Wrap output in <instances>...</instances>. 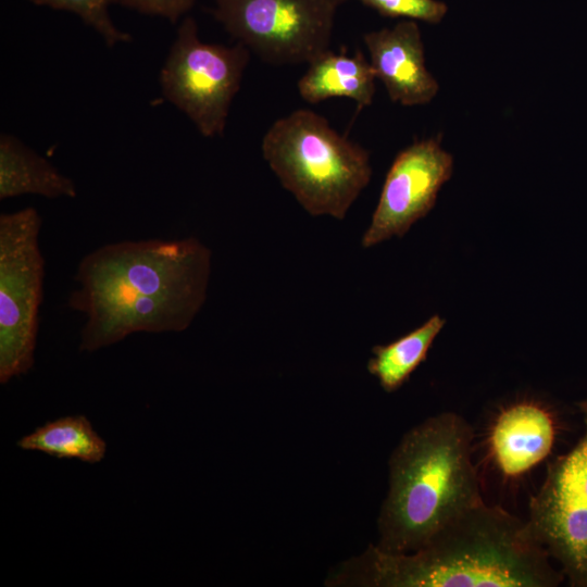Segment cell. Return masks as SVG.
I'll return each mask as SVG.
<instances>
[{
    "mask_svg": "<svg viewBox=\"0 0 587 587\" xmlns=\"http://www.w3.org/2000/svg\"><path fill=\"white\" fill-rule=\"evenodd\" d=\"M211 251L193 237L105 243L79 262L67 307L85 315L79 350L93 352L136 333H179L202 308Z\"/></svg>",
    "mask_w": 587,
    "mask_h": 587,
    "instance_id": "1",
    "label": "cell"
},
{
    "mask_svg": "<svg viewBox=\"0 0 587 587\" xmlns=\"http://www.w3.org/2000/svg\"><path fill=\"white\" fill-rule=\"evenodd\" d=\"M526 521L484 500L440 527L420 549L390 553L371 545L338 565L327 586L557 587L560 569Z\"/></svg>",
    "mask_w": 587,
    "mask_h": 587,
    "instance_id": "2",
    "label": "cell"
},
{
    "mask_svg": "<svg viewBox=\"0 0 587 587\" xmlns=\"http://www.w3.org/2000/svg\"><path fill=\"white\" fill-rule=\"evenodd\" d=\"M474 437L469 421L451 411L403 435L388 462V491L377 519L379 549L413 552L453 516L484 500L473 462Z\"/></svg>",
    "mask_w": 587,
    "mask_h": 587,
    "instance_id": "3",
    "label": "cell"
},
{
    "mask_svg": "<svg viewBox=\"0 0 587 587\" xmlns=\"http://www.w3.org/2000/svg\"><path fill=\"white\" fill-rule=\"evenodd\" d=\"M262 153L283 187L313 216L344 220L372 177L370 152L307 109L275 121Z\"/></svg>",
    "mask_w": 587,
    "mask_h": 587,
    "instance_id": "4",
    "label": "cell"
},
{
    "mask_svg": "<svg viewBox=\"0 0 587 587\" xmlns=\"http://www.w3.org/2000/svg\"><path fill=\"white\" fill-rule=\"evenodd\" d=\"M41 216L28 207L0 215V383L26 374L34 354L42 301Z\"/></svg>",
    "mask_w": 587,
    "mask_h": 587,
    "instance_id": "5",
    "label": "cell"
},
{
    "mask_svg": "<svg viewBox=\"0 0 587 587\" xmlns=\"http://www.w3.org/2000/svg\"><path fill=\"white\" fill-rule=\"evenodd\" d=\"M249 51L241 42L232 47L202 42L197 22L184 17L161 70L163 96L203 136H222L250 60Z\"/></svg>",
    "mask_w": 587,
    "mask_h": 587,
    "instance_id": "6",
    "label": "cell"
},
{
    "mask_svg": "<svg viewBox=\"0 0 587 587\" xmlns=\"http://www.w3.org/2000/svg\"><path fill=\"white\" fill-rule=\"evenodd\" d=\"M213 16L264 62L309 63L329 49L339 0H213Z\"/></svg>",
    "mask_w": 587,
    "mask_h": 587,
    "instance_id": "7",
    "label": "cell"
},
{
    "mask_svg": "<svg viewBox=\"0 0 587 587\" xmlns=\"http://www.w3.org/2000/svg\"><path fill=\"white\" fill-rule=\"evenodd\" d=\"M577 407L584 434L570 451L548 464L529 500L526 522L569 585L587 587V398Z\"/></svg>",
    "mask_w": 587,
    "mask_h": 587,
    "instance_id": "8",
    "label": "cell"
},
{
    "mask_svg": "<svg viewBox=\"0 0 587 587\" xmlns=\"http://www.w3.org/2000/svg\"><path fill=\"white\" fill-rule=\"evenodd\" d=\"M453 171V157L440 137L414 141L392 161L371 223L362 237L364 248L394 236L402 237L434 208L438 192Z\"/></svg>",
    "mask_w": 587,
    "mask_h": 587,
    "instance_id": "9",
    "label": "cell"
},
{
    "mask_svg": "<svg viewBox=\"0 0 587 587\" xmlns=\"http://www.w3.org/2000/svg\"><path fill=\"white\" fill-rule=\"evenodd\" d=\"M370 63L392 102L405 107L429 103L439 84L427 70L422 34L416 21L401 20L392 27L363 35Z\"/></svg>",
    "mask_w": 587,
    "mask_h": 587,
    "instance_id": "10",
    "label": "cell"
},
{
    "mask_svg": "<svg viewBox=\"0 0 587 587\" xmlns=\"http://www.w3.org/2000/svg\"><path fill=\"white\" fill-rule=\"evenodd\" d=\"M551 412L532 400L502 409L489 432L494 462L504 477L517 478L547 459L555 440Z\"/></svg>",
    "mask_w": 587,
    "mask_h": 587,
    "instance_id": "11",
    "label": "cell"
},
{
    "mask_svg": "<svg viewBox=\"0 0 587 587\" xmlns=\"http://www.w3.org/2000/svg\"><path fill=\"white\" fill-rule=\"evenodd\" d=\"M308 64L297 84L304 101L314 104L334 97H346L355 101L358 110L372 104L377 78L361 51L349 55L344 48L339 53L328 49Z\"/></svg>",
    "mask_w": 587,
    "mask_h": 587,
    "instance_id": "12",
    "label": "cell"
},
{
    "mask_svg": "<svg viewBox=\"0 0 587 587\" xmlns=\"http://www.w3.org/2000/svg\"><path fill=\"white\" fill-rule=\"evenodd\" d=\"M46 198H75L74 182L59 172L49 161L26 147L16 137H0V199L21 195Z\"/></svg>",
    "mask_w": 587,
    "mask_h": 587,
    "instance_id": "13",
    "label": "cell"
},
{
    "mask_svg": "<svg viewBox=\"0 0 587 587\" xmlns=\"http://www.w3.org/2000/svg\"><path fill=\"white\" fill-rule=\"evenodd\" d=\"M446 320L438 314L423 325L388 345L372 349L367 371L386 392L398 390L426 360L427 353Z\"/></svg>",
    "mask_w": 587,
    "mask_h": 587,
    "instance_id": "14",
    "label": "cell"
},
{
    "mask_svg": "<svg viewBox=\"0 0 587 587\" xmlns=\"http://www.w3.org/2000/svg\"><path fill=\"white\" fill-rule=\"evenodd\" d=\"M23 450L39 451L58 459L99 463L107 444L84 415L63 416L37 427L17 444Z\"/></svg>",
    "mask_w": 587,
    "mask_h": 587,
    "instance_id": "15",
    "label": "cell"
},
{
    "mask_svg": "<svg viewBox=\"0 0 587 587\" xmlns=\"http://www.w3.org/2000/svg\"><path fill=\"white\" fill-rule=\"evenodd\" d=\"M28 1L36 5H45L54 10H63L76 14L85 24L92 27L109 47L132 40L130 35L117 28L110 16V7L116 0Z\"/></svg>",
    "mask_w": 587,
    "mask_h": 587,
    "instance_id": "16",
    "label": "cell"
},
{
    "mask_svg": "<svg viewBox=\"0 0 587 587\" xmlns=\"http://www.w3.org/2000/svg\"><path fill=\"white\" fill-rule=\"evenodd\" d=\"M344 3L349 0H339ZM373 9L379 15L390 18L421 21L439 24L448 13V5L441 0H357Z\"/></svg>",
    "mask_w": 587,
    "mask_h": 587,
    "instance_id": "17",
    "label": "cell"
},
{
    "mask_svg": "<svg viewBox=\"0 0 587 587\" xmlns=\"http://www.w3.org/2000/svg\"><path fill=\"white\" fill-rule=\"evenodd\" d=\"M123 5L143 14L158 15L176 23L196 0H118Z\"/></svg>",
    "mask_w": 587,
    "mask_h": 587,
    "instance_id": "18",
    "label": "cell"
}]
</instances>
